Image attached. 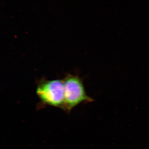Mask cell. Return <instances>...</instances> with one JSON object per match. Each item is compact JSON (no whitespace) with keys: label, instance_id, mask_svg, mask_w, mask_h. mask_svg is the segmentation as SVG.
<instances>
[{"label":"cell","instance_id":"cell-1","mask_svg":"<svg viewBox=\"0 0 149 149\" xmlns=\"http://www.w3.org/2000/svg\"><path fill=\"white\" fill-rule=\"evenodd\" d=\"M64 85L63 109L70 113L78 105L93 101L87 95L82 80L78 76L69 74L63 80Z\"/></svg>","mask_w":149,"mask_h":149},{"label":"cell","instance_id":"cell-2","mask_svg":"<svg viewBox=\"0 0 149 149\" xmlns=\"http://www.w3.org/2000/svg\"><path fill=\"white\" fill-rule=\"evenodd\" d=\"M37 94L43 104L63 109L64 93L63 80H47L41 83L37 88Z\"/></svg>","mask_w":149,"mask_h":149}]
</instances>
